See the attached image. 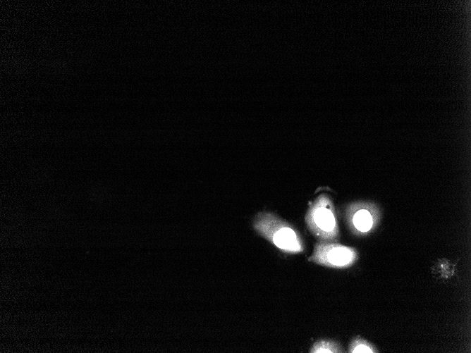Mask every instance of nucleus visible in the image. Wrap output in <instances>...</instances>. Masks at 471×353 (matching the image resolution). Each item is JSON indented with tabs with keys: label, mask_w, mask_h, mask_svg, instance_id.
<instances>
[{
	"label": "nucleus",
	"mask_w": 471,
	"mask_h": 353,
	"mask_svg": "<svg viewBox=\"0 0 471 353\" xmlns=\"http://www.w3.org/2000/svg\"><path fill=\"white\" fill-rule=\"evenodd\" d=\"M254 230L281 252L299 254L305 244L298 230L274 213L259 212L252 221Z\"/></svg>",
	"instance_id": "obj_1"
},
{
	"label": "nucleus",
	"mask_w": 471,
	"mask_h": 353,
	"mask_svg": "<svg viewBox=\"0 0 471 353\" xmlns=\"http://www.w3.org/2000/svg\"><path fill=\"white\" fill-rule=\"evenodd\" d=\"M310 231L322 241H331L338 236V227L331 200L319 195L310 205L305 215Z\"/></svg>",
	"instance_id": "obj_2"
},
{
	"label": "nucleus",
	"mask_w": 471,
	"mask_h": 353,
	"mask_svg": "<svg viewBox=\"0 0 471 353\" xmlns=\"http://www.w3.org/2000/svg\"><path fill=\"white\" fill-rule=\"evenodd\" d=\"M357 259V252L352 247L337 243L320 242L314 246L310 261L331 268L351 266Z\"/></svg>",
	"instance_id": "obj_3"
},
{
	"label": "nucleus",
	"mask_w": 471,
	"mask_h": 353,
	"mask_svg": "<svg viewBox=\"0 0 471 353\" xmlns=\"http://www.w3.org/2000/svg\"><path fill=\"white\" fill-rule=\"evenodd\" d=\"M346 219L351 230L355 234L369 232L374 224V217L369 206L365 203H353L346 210Z\"/></svg>",
	"instance_id": "obj_4"
},
{
	"label": "nucleus",
	"mask_w": 471,
	"mask_h": 353,
	"mask_svg": "<svg viewBox=\"0 0 471 353\" xmlns=\"http://www.w3.org/2000/svg\"><path fill=\"white\" fill-rule=\"evenodd\" d=\"M341 345L332 340H319L312 345L310 349V353H336L343 352Z\"/></svg>",
	"instance_id": "obj_5"
},
{
	"label": "nucleus",
	"mask_w": 471,
	"mask_h": 353,
	"mask_svg": "<svg viewBox=\"0 0 471 353\" xmlns=\"http://www.w3.org/2000/svg\"><path fill=\"white\" fill-rule=\"evenodd\" d=\"M376 349L372 347V346L367 342L366 340L360 338L355 337L351 342L348 352L351 353H357V352H376Z\"/></svg>",
	"instance_id": "obj_6"
}]
</instances>
